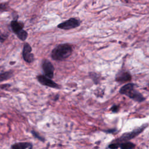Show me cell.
I'll use <instances>...</instances> for the list:
<instances>
[{
    "label": "cell",
    "instance_id": "2",
    "mask_svg": "<svg viewBox=\"0 0 149 149\" xmlns=\"http://www.w3.org/2000/svg\"><path fill=\"white\" fill-rule=\"evenodd\" d=\"M72 52V48L69 44H61L56 46L51 52V58L55 61H63L68 58Z\"/></svg>",
    "mask_w": 149,
    "mask_h": 149
},
{
    "label": "cell",
    "instance_id": "17",
    "mask_svg": "<svg viewBox=\"0 0 149 149\" xmlns=\"http://www.w3.org/2000/svg\"><path fill=\"white\" fill-rule=\"evenodd\" d=\"M110 109L112 112H118L119 109V107L117 105H113L111 107Z\"/></svg>",
    "mask_w": 149,
    "mask_h": 149
},
{
    "label": "cell",
    "instance_id": "11",
    "mask_svg": "<svg viewBox=\"0 0 149 149\" xmlns=\"http://www.w3.org/2000/svg\"><path fill=\"white\" fill-rule=\"evenodd\" d=\"M117 147L120 148V149H133L136 145L131 141H125L122 143H114Z\"/></svg>",
    "mask_w": 149,
    "mask_h": 149
},
{
    "label": "cell",
    "instance_id": "5",
    "mask_svg": "<svg viewBox=\"0 0 149 149\" xmlns=\"http://www.w3.org/2000/svg\"><path fill=\"white\" fill-rule=\"evenodd\" d=\"M42 69L44 72V75L52 79L54 74V67L52 63L47 59H44L42 63Z\"/></svg>",
    "mask_w": 149,
    "mask_h": 149
},
{
    "label": "cell",
    "instance_id": "20",
    "mask_svg": "<svg viewBox=\"0 0 149 149\" xmlns=\"http://www.w3.org/2000/svg\"><path fill=\"white\" fill-rule=\"evenodd\" d=\"M125 1L126 3H128V2H129V0H125Z\"/></svg>",
    "mask_w": 149,
    "mask_h": 149
},
{
    "label": "cell",
    "instance_id": "15",
    "mask_svg": "<svg viewBox=\"0 0 149 149\" xmlns=\"http://www.w3.org/2000/svg\"><path fill=\"white\" fill-rule=\"evenodd\" d=\"M31 133L32 135L33 136V137H35L36 139H38V140H40V141H41L42 142H44L45 141V139L43 137H42L41 136H40L36 131H35L34 130H32L31 131Z\"/></svg>",
    "mask_w": 149,
    "mask_h": 149
},
{
    "label": "cell",
    "instance_id": "21",
    "mask_svg": "<svg viewBox=\"0 0 149 149\" xmlns=\"http://www.w3.org/2000/svg\"><path fill=\"white\" fill-rule=\"evenodd\" d=\"M148 87H149V85H148Z\"/></svg>",
    "mask_w": 149,
    "mask_h": 149
},
{
    "label": "cell",
    "instance_id": "8",
    "mask_svg": "<svg viewBox=\"0 0 149 149\" xmlns=\"http://www.w3.org/2000/svg\"><path fill=\"white\" fill-rule=\"evenodd\" d=\"M132 79L131 74L128 71L123 70H120L115 76V81L121 84L130 81Z\"/></svg>",
    "mask_w": 149,
    "mask_h": 149
},
{
    "label": "cell",
    "instance_id": "14",
    "mask_svg": "<svg viewBox=\"0 0 149 149\" xmlns=\"http://www.w3.org/2000/svg\"><path fill=\"white\" fill-rule=\"evenodd\" d=\"M90 76L95 84H97L99 83L100 76L98 74L94 72H91L90 73Z\"/></svg>",
    "mask_w": 149,
    "mask_h": 149
},
{
    "label": "cell",
    "instance_id": "3",
    "mask_svg": "<svg viewBox=\"0 0 149 149\" xmlns=\"http://www.w3.org/2000/svg\"><path fill=\"white\" fill-rule=\"evenodd\" d=\"M148 124H143L140 127H137L134 129L132 131L129 132H126L122 134L119 137L115 139L113 143H122L125 141H129V140L135 138L139 134L144 130V129L147 127Z\"/></svg>",
    "mask_w": 149,
    "mask_h": 149
},
{
    "label": "cell",
    "instance_id": "16",
    "mask_svg": "<svg viewBox=\"0 0 149 149\" xmlns=\"http://www.w3.org/2000/svg\"><path fill=\"white\" fill-rule=\"evenodd\" d=\"M8 6L6 3H0V10L3 11L8 9Z\"/></svg>",
    "mask_w": 149,
    "mask_h": 149
},
{
    "label": "cell",
    "instance_id": "13",
    "mask_svg": "<svg viewBox=\"0 0 149 149\" xmlns=\"http://www.w3.org/2000/svg\"><path fill=\"white\" fill-rule=\"evenodd\" d=\"M17 37L22 41H24L26 40V38H27L28 36V34L27 32L24 30H23L22 31H21L19 33H18L17 35Z\"/></svg>",
    "mask_w": 149,
    "mask_h": 149
},
{
    "label": "cell",
    "instance_id": "10",
    "mask_svg": "<svg viewBox=\"0 0 149 149\" xmlns=\"http://www.w3.org/2000/svg\"><path fill=\"white\" fill-rule=\"evenodd\" d=\"M32 147V144L29 142L15 143L11 146V149H27Z\"/></svg>",
    "mask_w": 149,
    "mask_h": 149
},
{
    "label": "cell",
    "instance_id": "19",
    "mask_svg": "<svg viewBox=\"0 0 149 149\" xmlns=\"http://www.w3.org/2000/svg\"><path fill=\"white\" fill-rule=\"evenodd\" d=\"M10 86V84H2L0 86V88L2 89H5V88H7L8 87H9Z\"/></svg>",
    "mask_w": 149,
    "mask_h": 149
},
{
    "label": "cell",
    "instance_id": "7",
    "mask_svg": "<svg viewBox=\"0 0 149 149\" xmlns=\"http://www.w3.org/2000/svg\"><path fill=\"white\" fill-rule=\"evenodd\" d=\"M22 55L24 60L27 63H31L34 60V56L32 53L31 47L28 43H25L24 45Z\"/></svg>",
    "mask_w": 149,
    "mask_h": 149
},
{
    "label": "cell",
    "instance_id": "1",
    "mask_svg": "<svg viewBox=\"0 0 149 149\" xmlns=\"http://www.w3.org/2000/svg\"><path fill=\"white\" fill-rule=\"evenodd\" d=\"M135 84L133 83H127L121 87L119 89V93L123 95H125L130 99L138 102H141L144 101L145 97L137 90L134 88Z\"/></svg>",
    "mask_w": 149,
    "mask_h": 149
},
{
    "label": "cell",
    "instance_id": "18",
    "mask_svg": "<svg viewBox=\"0 0 149 149\" xmlns=\"http://www.w3.org/2000/svg\"><path fill=\"white\" fill-rule=\"evenodd\" d=\"M116 131V129H108L107 130H104V132L108 133H113Z\"/></svg>",
    "mask_w": 149,
    "mask_h": 149
},
{
    "label": "cell",
    "instance_id": "9",
    "mask_svg": "<svg viewBox=\"0 0 149 149\" xmlns=\"http://www.w3.org/2000/svg\"><path fill=\"white\" fill-rule=\"evenodd\" d=\"M10 26L12 31L16 35L23 30L24 24L21 22H19L17 20H13L10 23Z\"/></svg>",
    "mask_w": 149,
    "mask_h": 149
},
{
    "label": "cell",
    "instance_id": "4",
    "mask_svg": "<svg viewBox=\"0 0 149 149\" xmlns=\"http://www.w3.org/2000/svg\"><path fill=\"white\" fill-rule=\"evenodd\" d=\"M80 23L81 22L79 19L72 17L59 24L57 27L60 29L68 30L79 27L80 25Z\"/></svg>",
    "mask_w": 149,
    "mask_h": 149
},
{
    "label": "cell",
    "instance_id": "6",
    "mask_svg": "<svg viewBox=\"0 0 149 149\" xmlns=\"http://www.w3.org/2000/svg\"><path fill=\"white\" fill-rule=\"evenodd\" d=\"M37 79L38 81V82L43 86H47L53 88H59V86L57 83H56L53 80H52L51 79L45 76V75H38L37 76Z\"/></svg>",
    "mask_w": 149,
    "mask_h": 149
},
{
    "label": "cell",
    "instance_id": "12",
    "mask_svg": "<svg viewBox=\"0 0 149 149\" xmlns=\"http://www.w3.org/2000/svg\"><path fill=\"white\" fill-rule=\"evenodd\" d=\"M13 75V72L11 71H7L0 73V82L9 79Z\"/></svg>",
    "mask_w": 149,
    "mask_h": 149
}]
</instances>
